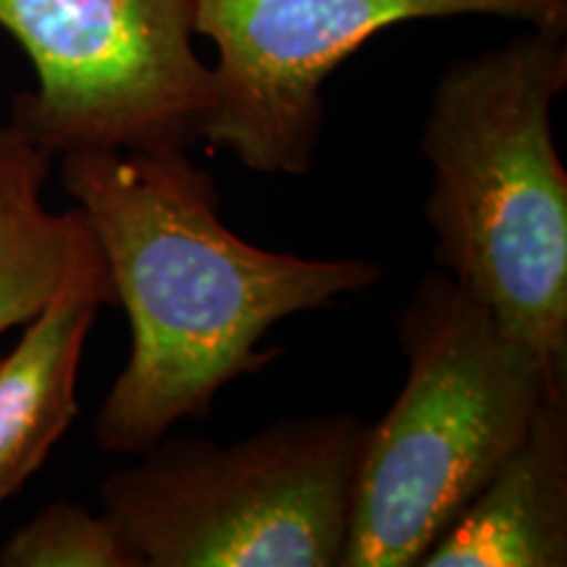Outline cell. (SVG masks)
<instances>
[{
  "label": "cell",
  "instance_id": "1",
  "mask_svg": "<svg viewBox=\"0 0 567 567\" xmlns=\"http://www.w3.org/2000/svg\"><path fill=\"white\" fill-rule=\"evenodd\" d=\"M61 184L84 213L126 310L132 352L92 434L142 455L187 417H205L231 381L268 368L260 350L284 318L371 289L365 258H297L237 237L216 179L187 151H74Z\"/></svg>",
  "mask_w": 567,
  "mask_h": 567
},
{
  "label": "cell",
  "instance_id": "2",
  "mask_svg": "<svg viewBox=\"0 0 567 567\" xmlns=\"http://www.w3.org/2000/svg\"><path fill=\"white\" fill-rule=\"evenodd\" d=\"M567 32L526 27L452 63L425 111L436 264L567 379V174L551 109Z\"/></svg>",
  "mask_w": 567,
  "mask_h": 567
},
{
  "label": "cell",
  "instance_id": "3",
  "mask_svg": "<svg viewBox=\"0 0 567 567\" xmlns=\"http://www.w3.org/2000/svg\"><path fill=\"white\" fill-rule=\"evenodd\" d=\"M400 344L405 384L365 431L342 567H421L544 402L567 394L565 375L444 271L415 287Z\"/></svg>",
  "mask_w": 567,
  "mask_h": 567
},
{
  "label": "cell",
  "instance_id": "4",
  "mask_svg": "<svg viewBox=\"0 0 567 567\" xmlns=\"http://www.w3.org/2000/svg\"><path fill=\"white\" fill-rule=\"evenodd\" d=\"M368 425L287 417L234 444L158 439L101 486L142 567H342Z\"/></svg>",
  "mask_w": 567,
  "mask_h": 567
},
{
  "label": "cell",
  "instance_id": "5",
  "mask_svg": "<svg viewBox=\"0 0 567 567\" xmlns=\"http://www.w3.org/2000/svg\"><path fill=\"white\" fill-rule=\"evenodd\" d=\"M0 30L38 76L9 124L53 158L203 142L213 71L195 51V0H0Z\"/></svg>",
  "mask_w": 567,
  "mask_h": 567
},
{
  "label": "cell",
  "instance_id": "6",
  "mask_svg": "<svg viewBox=\"0 0 567 567\" xmlns=\"http://www.w3.org/2000/svg\"><path fill=\"white\" fill-rule=\"evenodd\" d=\"M452 17L567 32V0H195V34L216 48L203 142L250 172L308 174L329 76L375 34Z\"/></svg>",
  "mask_w": 567,
  "mask_h": 567
},
{
  "label": "cell",
  "instance_id": "7",
  "mask_svg": "<svg viewBox=\"0 0 567 567\" xmlns=\"http://www.w3.org/2000/svg\"><path fill=\"white\" fill-rule=\"evenodd\" d=\"M105 305H116V289L82 218L59 289L0 360V505L40 471L80 413L76 375L84 342Z\"/></svg>",
  "mask_w": 567,
  "mask_h": 567
},
{
  "label": "cell",
  "instance_id": "8",
  "mask_svg": "<svg viewBox=\"0 0 567 567\" xmlns=\"http://www.w3.org/2000/svg\"><path fill=\"white\" fill-rule=\"evenodd\" d=\"M567 565V394L549 396L528 436L436 538L421 567Z\"/></svg>",
  "mask_w": 567,
  "mask_h": 567
},
{
  "label": "cell",
  "instance_id": "9",
  "mask_svg": "<svg viewBox=\"0 0 567 567\" xmlns=\"http://www.w3.org/2000/svg\"><path fill=\"white\" fill-rule=\"evenodd\" d=\"M53 155L13 124L0 126V334L24 326L66 274L82 210L53 213L42 187Z\"/></svg>",
  "mask_w": 567,
  "mask_h": 567
},
{
  "label": "cell",
  "instance_id": "10",
  "mask_svg": "<svg viewBox=\"0 0 567 567\" xmlns=\"http://www.w3.org/2000/svg\"><path fill=\"white\" fill-rule=\"evenodd\" d=\"M3 567H142L126 538L103 513L55 502L13 530L0 547Z\"/></svg>",
  "mask_w": 567,
  "mask_h": 567
}]
</instances>
